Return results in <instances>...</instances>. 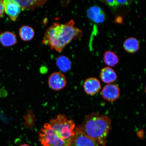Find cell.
<instances>
[{
    "label": "cell",
    "mask_w": 146,
    "mask_h": 146,
    "mask_svg": "<svg viewBox=\"0 0 146 146\" xmlns=\"http://www.w3.org/2000/svg\"><path fill=\"white\" fill-rule=\"evenodd\" d=\"M82 35V31L74 27L72 20L64 24L56 23L46 31L42 42L52 50L60 52L72 40L81 38Z\"/></svg>",
    "instance_id": "6da1fadb"
},
{
    "label": "cell",
    "mask_w": 146,
    "mask_h": 146,
    "mask_svg": "<svg viewBox=\"0 0 146 146\" xmlns=\"http://www.w3.org/2000/svg\"><path fill=\"white\" fill-rule=\"evenodd\" d=\"M111 120L107 116L93 113L86 116L81 125L76 128L86 136L106 146V141L111 129Z\"/></svg>",
    "instance_id": "7a4b0ae2"
},
{
    "label": "cell",
    "mask_w": 146,
    "mask_h": 146,
    "mask_svg": "<svg viewBox=\"0 0 146 146\" xmlns=\"http://www.w3.org/2000/svg\"><path fill=\"white\" fill-rule=\"evenodd\" d=\"M70 135L66 122L56 117L44 125L39 133V140L43 146H69L66 141Z\"/></svg>",
    "instance_id": "3957f363"
},
{
    "label": "cell",
    "mask_w": 146,
    "mask_h": 146,
    "mask_svg": "<svg viewBox=\"0 0 146 146\" xmlns=\"http://www.w3.org/2000/svg\"><path fill=\"white\" fill-rule=\"evenodd\" d=\"M49 87L52 90L59 91L66 86L67 81L65 76L61 73L56 72L50 75L48 79Z\"/></svg>",
    "instance_id": "277c9868"
},
{
    "label": "cell",
    "mask_w": 146,
    "mask_h": 146,
    "mask_svg": "<svg viewBox=\"0 0 146 146\" xmlns=\"http://www.w3.org/2000/svg\"><path fill=\"white\" fill-rule=\"evenodd\" d=\"M99 145L95 140L75 130L69 146H100Z\"/></svg>",
    "instance_id": "5b68a950"
},
{
    "label": "cell",
    "mask_w": 146,
    "mask_h": 146,
    "mask_svg": "<svg viewBox=\"0 0 146 146\" xmlns=\"http://www.w3.org/2000/svg\"><path fill=\"white\" fill-rule=\"evenodd\" d=\"M102 94L103 98L107 101L114 102L119 97L120 89L116 85L109 84L104 87Z\"/></svg>",
    "instance_id": "8992f818"
},
{
    "label": "cell",
    "mask_w": 146,
    "mask_h": 146,
    "mask_svg": "<svg viewBox=\"0 0 146 146\" xmlns=\"http://www.w3.org/2000/svg\"><path fill=\"white\" fill-rule=\"evenodd\" d=\"M3 1L5 13L13 21H15L21 13V7L15 0H5Z\"/></svg>",
    "instance_id": "52a82bcc"
},
{
    "label": "cell",
    "mask_w": 146,
    "mask_h": 146,
    "mask_svg": "<svg viewBox=\"0 0 146 146\" xmlns=\"http://www.w3.org/2000/svg\"><path fill=\"white\" fill-rule=\"evenodd\" d=\"M83 87L85 92L92 96L97 94L101 89L100 81L95 78H89L86 80Z\"/></svg>",
    "instance_id": "ba28073f"
},
{
    "label": "cell",
    "mask_w": 146,
    "mask_h": 146,
    "mask_svg": "<svg viewBox=\"0 0 146 146\" xmlns=\"http://www.w3.org/2000/svg\"><path fill=\"white\" fill-rule=\"evenodd\" d=\"M87 16L89 19L96 23H100L105 21V15L104 12L99 7L93 6L88 9Z\"/></svg>",
    "instance_id": "9c48e42d"
},
{
    "label": "cell",
    "mask_w": 146,
    "mask_h": 146,
    "mask_svg": "<svg viewBox=\"0 0 146 146\" xmlns=\"http://www.w3.org/2000/svg\"><path fill=\"white\" fill-rule=\"evenodd\" d=\"M100 78L106 84H110L117 79V76L114 70L110 67H105L100 71Z\"/></svg>",
    "instance_id": "30bf717a"
},
{
    "label": "cell",
    "mask_w": 146,
    "mask_h": 146,
    "mask_svg": "<svg viewBox=\"0 0 146 146\" xmlns=\"http://www.w3.org/2000/svg\"><path fill=\"white\" fill-rule=\"evenodd\" d=\"M17 37L12 32L7 31L0 35V42L3 46H12L17 43Z\"/></svg>",
    "instance_id": "8fae6325"
},
{
    "label": "cell",
    "mask_w": 146,
    "mask_h": 146,
    "mask_svg": "<svg viewBox=\"0 0 146 146\" xmlns=\"http://www.w3.org/2000/svg\"><path fill=\"white\" fill-rule=\"evenodd\" d=\"M15 1L23 10L29 9L33 10L36 7L44 5L46 1Z\"/></svg>",
    "instance_id": "7c38bea8"
},
{
    "label": "cell",
    "mask_w": 146,
    "mask_h": 146,
    "mask_svg": "<svg viewBox=\"0 0 146 146\" xmlns=\"http://www.w3.org/2000/svg\"><path fill=\"white\" fill-rule=\"evenodd\" d=\"M123 46L126 51L130 53H134L139 48V42L136 38H129L124 41Z\"/></svg>",
    "instance_id": "4fadbf2b"
},
{
    "label": "cell",
    "mask_w": 146,
    "mask_h": 146,
    "mask_svg": "<svg viewBox=\"0 0 146 146\" xmlns=\"http://www.w3.org/2000/svg\"><path fill=\"white\" fill-rule=\"evenodd\" d=\"M19 35L23 41H29L34 38L35 32L32 27L24 25L19 29Z\"/></svg>",
    "instance_id": "5bb4252c"
},
{
    "label": "cell",
    "mask_w": 146,
    "mask_h": 146,
    "mask_svg": "<svg viewBox=\"0 0 146 146\" xmlns=\"http://www.w3.org/2000/svg\"><path fill=\"white\" fill-rule=\"evenodd\" d=\"M56 65L60 70L66 72L70 70L72 66V63L68 58L63 56H60L56 60Z\"/></svg>",
    "instance_id": "9a60e30c"
},
{
    "label": "cell",
    "mask_w": 146,
    "mask_h": 146,
    "mask_svg": "<svg viewBox=\"0 0 146 146\" xmlns=\"http://www.w3.org/2000/svg\"><path fill=\"white\" fill-rule=\"evenodd\" d=\"M103 60L106 65L110 67H114L119 63L118 56L113 52L108 51L104 55Z\"/></svg>",
    "instance_id": "2e32d148"
},
{
    "label": "cell",
    "mask_w": 146,
    "mask_h": 146,
    "mask_svg": "<svg viewBox=\"0 0 146 146\" xmlns=\"http://www.w3.org/2000/svg\"><path fill=\"white\" fill-rule=\"evenodd\" d=\"M33 114L32 111H29L27 113L25 117V122L27 124V127H32L33 125H34V121L33 118L34 117L33 116Z\"/></svg>",
    "instance_id": "e0dca14e"
},
{
    "label": "cell",
    "mask_w": 146,
    "mask_h": 146,
    "mask_svg": "<svg viewBox=\"0 0 146 146\" xmlns=\"http://www.w3.org/2000/svg\"><path fill=\"white\" fill-rule=\"evenodd\" d=\"M103 2L106 3V4L109 5L112 8H116L118 6L117 1L113 0V1H104Z\"/></svg>",
    "instance_id": "ac0fdd59"
},
{
    "label": "cell",
    "mask_w": 146,
    "mask_h": 146,
    "mask_svg": "<svg viewBox=\"0 0 146 146\" xmlns=\"http://www.w3.org/2000/svg\"><path fill=\"white\" fill-rule=\"evenodd\" d=\"M5 12L4 5L3 1H0V18L3 16Z\"/></svg>",
    "instance_id": "d6986e66"
},
{
    "label": "cell",
    "mask_w": 146,
    "mask_h": 146,
    "mask_svg": "<svg viewBox=\"0 0 146 146\" xmlns=\"http://www.w3.org/2000/svg\"><path fill=\"white\" fill-rule=\"evenodd\" d=\"M118 5H127L130 4V1H117Z\"/></svg>",
    "instance_id": "ffe728a7"
},
{
    "label": "cell",
    "mask_w": 146,
    "mask_h": 146,
    "mask_svg": "<svg viewBox=\"0 0 146 146\" xmlns=\"http://www.w3.org/2000/svg\"><path fill=\"white\" fill-rule=\"evenodd\" d=\"M19 146H30L28 145H27V144H23V145H21Z\"/></svg>",
    "instance_id": "44dd1931"
}]
</instances>
